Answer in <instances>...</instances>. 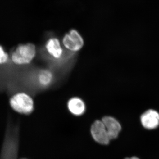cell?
Returning <instances> with one entry per match:
<instances>
[{
	"mask_svg": "<svg viewBox=\"0 0 159 159\" xmlns=\"http://www.w3.org/2000/svg\"><path fill=\"white\" fill-rule=\"evenodd\" d=\"M11 108L19 113L28 115L34 109V101L32 97L25 92H18L9 99Z\"/></svg>",
	"mask_w": 159,
	"mask_h": 159,
	"instance_id": "7a4b0ae2",
	"label": "cell"
},
{
	"mask_svg": "<svg viewBox=\"0 0 159 159\" xmlns=\"http://www.w3.org/2000/svg\"><path fill=\"white\" fill-rule=\"evenodd\" d=\"M102 121L111 140L116 139L122 130V126L119 121L113 117L110 116L103 117Z\"/></svg>",
	"mask_w": 159,
	"mask_h": 159,
	"instance_id": "52a82bcc",
	"label": "cell"
},
{
	"mask_svg": "<svg viewBox=\"0 0 159 159\" xmlns=\"http://www.w3.org/2000/svg\"><path fill=\"white\" fill-rule=\"evenodd\" d=\"M10 59V56L2 46L0 45V65L7 63Z\"/></svg>",
	"mask_w": 159,
	"mask_h": 159,
	"instance_id": "30bf717a",
	"label": "cell"
},
{
	"mask_svg": "<svg viewBox=\"0 0 159 159\" xmlns=\"http://www.w3.org/2000/svg\"><path fill=\"white\" fill-rule=\"evenodd\" d=\"M141 122L146 129H155L159 125V113L154 110H148L141 116Z\"/></svg>",
	"mask_w": 159,
	"mask_h": 159,
	"instance_id": "5b68a950",
	"label": "cell"
},
{
	"mask_svg": "<svg viewBox=\"0 0 159 159\" xmlns=\"http://www.w3.org/2000/svg\"><path fill=\"white\" fill-rule=\"evenodd\" d=\"M125 159H140L139 158H138V157H131L126 158H125Z\"/></svg>",
	"mask_w": 159,
	"mask_h": 159,
	"instance_id": "8fae6325",
	"label": "cell"
},
{
	"mask_svg": "<svg viewBox=\"0 0 159 159\" xmlns=\"http://www.w3.org/2000/svg\"><path fill=\"white\" fill-rule=\"evenodd\" d=\"M53 72L48 69L40 70L37 75V81L40 86L46 88L51 85L54 81Z\"/></svg>",
	"mask_w": 159,
	"mask_h": 159,
	"instance_id": "9c48e42d",
	"label": "cell"
},
{
	"mask_svg": "<svg viewBox=\"0 0 159 159\" xmlns=\"http://www.w3.org/2000/svg\"><path fill=\"white\" fill-rule=\"evenodd\" d=\"M36 55V47L33 44H21L11 52L10 59L16 65L25 66L31 63Z\"/></svg>",
	"mask_w": 159,
	"mask_h": 159,
	"instance_id": "6da1fadb",
	"label": "cell"
},
{
	"mask_svg": "<svg viewBox=\"0 0 159 159\" xmlns=\"http://www.w3.org/2000/svg\"><path fill=\"white\" fill-rule=\"evenodd\" d=\"M67 107L70 112L76 116H82L86 111L85 103L79 97L71 98L68 102Z\"/></svg>",
	"mask_w": 159,
	"mask_h": 159,
	"instance_id": "ba28073f",
	"label": "cell"
},
{
	"mask_svg": "<svg viewBox=\"0 0 159 159\" xmlns=\"http://www.w3.org/2000/svg\"><path fill=\"white\" fill-rule=\"evenodd\" d=\"M62 43L67 50L72 52H76L82 48L84 42L79 32L73 29L65 35Z\"/></svg>",
	"mask_w": 159,
	"mask_h": 159,
	"instance_id": "3957f363",
	"label": "cell"
},
{
	"mask_svg": "<svg viewBox=\"0 0 159 159\" xmlns=\"http://www.w3.org/2000/svg\"><path fill=\"white\" fill-rule=\"evenodd\" d=\"M90 132L95 142L102 145L109 144L111 139L102 120H96L93 123L91 127Z\"/></svg>",
	"mask_w": 159,
	"mask_h": 159,
	"instance_id": "277c9868",
	"label": "cell"
},
{
	"mask_svg": "<svg viewBox=\"0 0 159 159\" xmlns=\"http://www.w3.org/2000/svg\"><path fill=\"white\" fill-rule=\"evenodd\" d=\"M45 48L50 57L55 60H60L64 55V50L59 40L56 38H51L46 43Z\"/></svg>",
	"mask_w": 159,
	"mask_h": 159,
	"instance_id": "8992f818",
	"label": "cell"
}]
</instances>
